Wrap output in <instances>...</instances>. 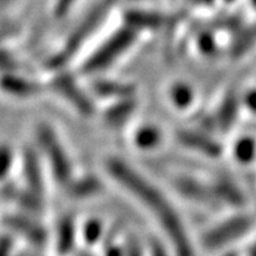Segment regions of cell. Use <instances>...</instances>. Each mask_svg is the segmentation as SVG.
<instances>
[{"label": "cell", "instance_id": "9c48e42d", "mask_svg": "<svg viewBox=\"0 0 256 256\" xmlns=\"http://www.w3.org/2000/svg\"><path fill=\"white\" fill-rule=\"evenodd\" d=\"M13 164V152L8 146H0V180L6 178Z\"/></svg>", "mask_w": 256, "mask_h": 256}, {"label": "cell", "instance_id": "30bf717a", "mask_svg": "<svg viewBox=\"0 0 256 256\" xmlns=\"http://www.w3.org/2000/svg\"><path fill=\"white\" fill-rule=\"evenodd\" d=\"M236 156L242 162H247L254 156V142L251 140H240L236 146Z\"/></svg>", "mask_w": 256, "mask_h": 256}, {"label": "cell", "instance_id": "7c38bea8", "mask_svg": "<svg viewBox=\"0 0 256 256\" xmlns=\"http://www.w3.org/2000/svg\"><path fill=\"white\" fill-rule=\"evenodd\" d=\"M246 106L251 110H256V92H250V94L246 96Z\"/></svg>", "mask_w": 256, "mask_h": 256}, {"label": "cell", "instance_id": "52a82bcc", "mask_svg": "<svg viewBox=\"0 0 256 256\" xmlns=\"http://www.w3.org/2000/svg\"><path fill=\"white\" fill-rule=\"evenodd\" d=\"M132 110H133V104H132V102L125 100L121 104H117L116 107H114L110 110H108L107 120L110 124L120 125V124H124V120L128 116L132 114Z\"/></svg>", "mask_w": 256, "mask_h": 256}, {"label": "cell", "instance_id": "4fadbf2b", "mask_svg": "<svg viewBox=\"0 0 256 256\" xmlns=\"http://www.w3.org/2000/svg\"><path fill=\"white\" fill-rule=\"evenodd\" d=\"M254 4H256V0H254Z\"/></svg>", "mask_w": 256, "mask_h": 256}, {"label": "cell", "instance_id": "8fae6325", "mask_svg": "<svg viewBox=\"0 0 256 256\" xmlns=\"http://www.w3.org/2000/svg\"><path fill=\"white\" fill-rule=\"evenodd\" d=\"M173 100L177 106H182V107H185L186 104L190 103V98H192V91L188 90L186 86H177V88H173Z\"/></svg>", "mask_w": 256, "mask_h": 256}, {"label": "cell", "instance_id": "6da1fadb", "mask_svg": "<svg viewBox=\"0 0 256 256\" xmlns=\"http://www.w3.org/2000/svg\"><path fill=\"white\" fill-rule=\"evenodd\" d=\"M136 36L138 30L129 25L114 32L110 39L91 54L90 58L84 62L82 72L84 74H94L116 62L117 58H120L136 43Z\"/></svg>", "mask_w": 256, "mask_h": 256}, {"label": "cell", "instance_id": "8992f818", "mask_svg": "<svg viewBox=\"0 0 256 256\" xmlns=\"http://www.w3.org/2000/svg\"><path fill=\"white\" fill-rule=\"evenodd\" d=\"M95 90L102 95H107V96H114V95H120L121 98L125 95H129L130 86L128 84H114V82H98L95 84Z\"/></svg>", "mask_w": 256, "mask_h": 256}, {"label": "cell", "instance_id": "5b68a950", "mask_svg": "<svg viewBox=\"0 0 256 256\" xmlns=\"http://www.w3.org/2000/svg\"><path fill=\"white\" fill-rule=\"evenodd\" d=\"M180 140L188 147H190V148L203 151L207 155H220V146L218 143L214 140H211L207 136H202V134L192 133V132H181L180 133Z\"/></svg>", "mask_w": 256, "mask_h": 256}, {"label": "cell", "instance_id": "ba28073f", "mask_svg": "<svg viewBox=\"0 0 256 256\" xmlns=\"http://www.w3.org/2000/svg\"><path fill=\"white\" fill-rule=\"evenodd\" d=\"M160 140V133L152 128L140 130L136 136V142L140 147L143 148H152L158 144Z\"/></svg>", "mask_w": 256, "mask_h": 256}, {"label": "cell", "instance_id": "7a4b0ae2", "mask_svg": "<svg viewBox=\"0 0 256 256\" xmlns=\"http://www.w3.org/2000/svg\"><path fill=\"white\" fill-rule=\"evenodd\" d=\"M39 133H40L39 134L40 144L43 146L46 152L48 154L50 162H51L52 170L55 173L56 178L60 182L66 181L70 177L72 169L64 148L60 146V142L56 140L55 133L50 128H43Z\"/></svg>", "mask_w": 256, "mask_h": 256}, {"label": "cell", "instance_id": "277c9868", "mask_svg": "<svg viewBox=\"0 0 256 256\" xmlns=\"http://www.w3.org/2000/svg\"><path fill=\"white\" fill-rule=\"evenodd\" d=\"M0 88L4 94H10L12 96L28 98L34 95L38 91V86L34 82L29 81L28 78L18 77V76H4L0 80Z\"/></svg>", "mask_w": 256, "mask_h": 256}, {"label": "cell", "instance_id": "3957f363", "mask_svg": "<svg viewBox=\"0 0 256 256\" xmlns=\"http://www.w3.org/2000/svg\"><path fill=\"white\" fill-rule=\"evenodd\" d=\"M55 88H58V92L62 96L66 98L68 100H70V103L74 107H77L78 110H81L82 114H91L92 108H91L90 102L88 100L86 95L74 84V80H72L70 77H58L55 80Z\"/></svg>", "mask_w": 256, "mask_h": 256}]
</instances>
